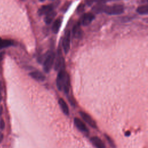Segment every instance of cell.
I'll return each mask as SVG.
<instances>
[{"label": "cell", "instance_id": "obj_1", "mask_svg": "<svg viewBox=\"0 0 148 148\" xmlns=\"http://www.w3.org/2000/svg\"><path fill=\"white\" fill-rule=\"evenodd\" d=\"M56 84L60 91L63 90L65 93L68 94L69 91L70 79L68 74L64 71V68L60 69L56 79Z\"/></svg>", "mask_w": 148, "mask_h": 148}, {"label": "cell", "instance_id": "obj_2", "mask_svg": "<svg viewBox=\"0 0 148 148\" xmlns=\"http://www.w3.org/2000/svg\"><path fill=\"white\" fill-rule=\"evenodd\" d=\"M124 6L121 5L116 4L112 6H106L105 5L103 12L110 15L120 14L124 12Z\"/></svg>", "mask_w": 148, "mask_h": 148}, {"label": "cell", "instance_id": "obj_3", "mask_svg": "<svg viewBox=\"0 0 148 148\" xmlns=\"http://www.w3.org/2000/svg\"><path fill=\"white\" fill-rule=\"evenodd\" d=\"M54 59H55V54L54 52L51 51V52L47 53L43 62V69L45 72L48 73L50 71L54 64Z\"/></svg>", "mask_w": 148, "mask_h": 148}, {"label": "cell", "instance_id": "obj_4", "mask_svg": "<svg viewBox=\"0 0 148 148\" xmlns=\"http://www.w3.org/2000/svg\"><path fill=\"white\" fill-rule=\"evenodd\" d=\"M71 43V32L69 30H66L65 32L64 36L62 39V45L65 54H67L70 49Z\"/></svg>", "mask_w": 148, "mask_h": 148}, {"label": "cell", "instance_id": "obj_5", "mask_svg": "<svg viewBox=\"0 0 148 148\" xmlns=\"http://www.w3.org/2000/svg\"><path fill=\"white\" fill-rule=\"evenodd\" d=\"M94 18L95 16L94 15V14L91 13H85L82 16L79 23L80 25H82L83 26H87L92 21Z\"/></svg>", "mask_w": 148, "mask_h": 148}, {"label": "cell", "instance_id": "obj_6", "mask_svg": "<svg viewBox=\"0 0 148 148\" xmlns=\"http://www.w3.org/2000/svg\"><path fill=\"white\" fill-rule=\"evenodd\" d=\"M80 114L82 117V118L83 119V120L86 122L90 126H91V127L95 128H97V124L95 122V121L86 113L84 112H80Z\"/></svg>", "mask_w": 148, "mask_h": 148}, {"label": "cell", "instance_id": "obj_7", "mask_svg": "<svg viewBox=\"0 0 148 148\" xmlns=\"http://www.w3.org/2000/svg\"><path fill=\"white\" fill-rule=\"evenodd\" d=\"M64 66V60L61 54V50H58V56L54 64V70L58 71L61 69H63Z\"/></svg>", "mask_w": 148, "mask_h": 148}, {"label": "cell", "instance_id": "obj_8", "mask_svg": "<svg viewBox=\"0 0 148 148\" xmlns=\"http://www.w3.org/2000/svg\"><path fill=\"white\" fill-rule=\"evenodd\" d=\"M72 34L73 38L77 39H79L82 36L83 32L80 28V24H79V23H77L73 26L72 29Z\"/></svg>", "mask_w": 148, "mask_h": 148}, {"label": "cell", "instance_id": "obj_9", "mask_svg": "<svg viewBox=\"0 0 148 148\" xmlns=\"http://www.w3.org/2000/svg\"><path fill=\"white\" fill-rule=\"evenodd\" d=\"M74 123L76 126V127L81 131L84 132H87L88 131V130L87 129L85 124L79 118L75 117L74 119Z\"/></svg>", "mask_w": 148, "mask_h": 148}, {"label": "cell", "instance_id": "obj_10", "mask_svg": "<svg viewBox=\"0 0 148 148\" xmlns=\"http://www.w3.org/2000/svg\"><path fill=\"white\" fill-rule=\"evenodd\" d=\"M53 8H54V6H53V5H52V4L42 6V7H40L39 9V10L38 11V13L39 16L46 14L49 12L52 11L53 9Z\"/></svg>", "mask_w": 148, "mask_h": 148}, {"label": "cell", "instance_id": "obj_11", "mask_svg": "<svg viewBox=\"0 0 148 148\" xmlns=\"http://www.w3.org/2000/svg\"><path fill=\"white\" fill-rule=\"evenodd\" d=\"M29 75L34 79L39 82H43L46 79L45 75L39 71L31 72L29 73Z\"/></svg>", "mask_w": 148, "mask_h": 148}, {"label": "cell", "instance_id": "obj_12", "mask_svg": "<svg viewBox=\"0 0 148 148\" xmlns=\"http://www.w3.org/2000/svg\"><path fill=\"white\" fill-rule=\"evenodd\" d=\"M91 143L97 147V148H105L104 143L102 140L97 136H93L90 139Z\"/></svg>", "mask_w": 148, "mask_h": 148}, {"label": "cell", "instance_id": "obj_13", "mask_svg": "<svg viewBox=\"0 0 148 148\" xmlns=\"http://www.w3.org/2000/svg\"><path fill=\"white\" fill-rule=\"evenodd\" d=\"M56 12L53 10L47 13L44 18V21L45 22V23L46 24H50L54 18L55 16H56Z\"/></svg>", "mask_w": 148, "mask_h": 148}, {"label": "cell", "instance_id": "obj_14", "mask_svg": "<svg viewBox=\"0 0 148 148\" xmlns=\"http://www.w3.org/2000/svg\"><path fill=\"white\" fill-rule=\"evenodd\" d=\"M61 23H62V19L60 18H57L53 23L51 29H52V31L54 34H57L58 33V32L60 29V28L61 25Z\"/></svg>", "mask_w": 148, "mask_h": 148}, {"label": "cell", "instance_id": "obj_15", "mask_svg": "<svg viewBox=\"0 0 148 148\" xmlns=\"http://www.w3.org/2000/svg\"><path fill=\"white\" fill-rule=\"evenodd\" d=\"M58 103L60 106L61 107L62 112H64V113L66 115H68L69 114V109H68V106L66 104V103L65 102V101L62 99V98H60L58 100Z\"/></svg>", "mask_w": 148, "mask_h": 148}, {"label": "cell", "instance_id": "obj_16", "mask_svg": "<svg viewBox=\"0 0 148 148\" xmlns=\"http://www.w3.org/2000/svg\"><path fill=\"white\" fill-rule=\"evenodd\" d=\"M14 44V42L10 39H4L0 38V49L9 47Z\"/></svg>", "mask_w": 148, "mask_h": 148}, {"label": "cell", "instance_id": "obj_17", "mask_svg": "<svg viewBox=\"0 0 148 148\" xmlns=\"http://www.w3.org/2000/svg\"><path fill=\"white\" fill-rule=\"evenodd\" d=\"M105 5L104 4H101V3H97L96 5H95L92 9V10L96 13H102L103 11V8H104Z\"/></svg>", "mask_w": 148, "mask_h": 148}, {"label": "cell", "instance_id": "obj_18", "mask_svg": "<svg viewBox=\"0 0 148 148\" xmlns=\"http://www.w3.org/2000/svg\"><path fill=\"white\" fill-rule=\"evenodd\" d=\"M136 12L140 14H147L148 13V5H145L139 6L136 9Z\"/></svg>", "mask_w": 148, "mask_h": 148}, {"label": "cell", "instance_id": "obj_19", "mask_svg": "<svg viewBox=\"0 0 148 148\" xmlns=\"http://www.w3.org/2000/svg\"><path fill=\"white\" fill-rule=\"evenodd\" d=\"M84 7H85V5L84 4H83V3H80L77 8V9H76V12L78 13V14H80V13H82L84 10Z\"/></svg>", "mask_w": 148, "mask_h": 148}, {"label": "cell", "instance_id": "obj_20", "mask_svg": "<svg viewBox=\"0 0 148 148\" xmlns=\"http://www.w3.org/2000/svg\"><path fill=\"white\" fill-rule=\"evenodd\" d=\"M105 138L108 141V143H109L110 146L112 147L113 148H115V144H114V142L113 141V140L111 139V138L109 136H108V135H106V134H105Z\"/></svg>", "mask_w": 148, "mask_h": 148}, {"label": "cell", "instance_id": "obj_21", "mask_svg": "<svg viewBox=\"0 0 148 148\" xmlns=\"http://www.w3.org/2000/svg\"><path fill=\"white\" fill-rule=\"evenodd\" d=\"M5 124L4 120L2 119H0V132L2 130H3V129L5 128Z\"/></svg>", "mask_w": 148, "mask_h": 148}, {"label": "cell", "instance_id": "obj_22", "mask_svg": "<svg viewBox=\"0 0 148 148\" xmlns=\"http://www.w3.org/2000/svg\"><path fill=\"white\" fill-rule=\"evenodd\" d=\"M69 6H70V3H69V2L66 3H65V4H64V5L62 7V8H61V10H62L64 12H66V11L67 10L68 8H69Z\"/></svg>", "mask_w": 148, "mask_h": 148}, {"label": "cell", "instance_id": "obj_23", "mask_svg": "<svg viewBox=\"0 0 148 148\" xmlns=\"http://www.w3.org/2000/svg\"><path fill=\"white\" fill-rule=\"evenodd\" d=\"M97 0H85L86 4L88 6H91L92 5L94 2H96Z\"/></svg>", "mask_w": 148, "mask_h": 148}, {"label": "cell", "instance_id": "obj_24", "mask_svg": "<svg viewBox=\"0 0 148 148\" xmlns=\"http://www.w3.org/2000/svg\"><path fill=\"white\" fill-rule=\"evenodd\" d=\"M113 0H97L96 2H97V3H101V4H104L105 3L107 2H109V1H112Z\"/></svg>", "mask_w": 148, "mask_h": 148}, {"label": "cell", "instance_id": "obj_25", "mask_svg": "<svg viewBox=\"0 0 148 148\" xmlns=\"http://www.w3.org/2000/svg\"><path fill=\"white\" fill-rule=\"evenodd\" d=\"M2 85L1 82H0V103L2 101Z\"/></svg>", "mask_w": 148, "mask_h": 148}, {"label": "cell", "instance_id": "obj_26", "mask_svg": "<svg viewBox=\"0 0 148 148\" xmlns=\"http://www.w3.org/2000/svg\"><path fill=\"white\" fill-rule=\"evenodd\" d=\"M4 54H5V52H1L0 53V65H1V62L3 58V57H4Z\"/></svg>", "mask_w": 148, "mask_h": 148}, {"label": "cell", "instance_id": "obj_27", "mask_svg": "<svg viewBox=\"0 0 148 148\" xmlns=\"http://www.w3.org/2000/svg\"><path fill=\"white\" fill-rule=\"evenodd\" d=\"M3 135L1 132H0V143L3 140Z\"/></svg>", "mask_w": 148, "mask_h": 148}, {"label": "cell", "instance_id": "obj_28", "mask_svg": "<svg viewBox=\"0 0 148 148\" xmlns=\"http://www.w3.org/2000/svg\"><path fill=\"white\" fill-rule=\"evenodd\" d=\"M3 112V107L2 106H0V117L1 116Z\"/></svg>", "mask_w": 148, "mask_h": 148}, {"label": "cell", "instance_id": "obj_29", "mask_svg": "<svg viewBox=\"0 0 148 148\" xmlns=\"http://www.w3.org/2000/svg\"><path fill=\"white\" fill-rule=\"evenodd\" d=\"M125 135H126V136H128L130 135V132H129V131H127L125 134Z\"/></svg>", "mask_w": 148, "mask_h": 148}, {"label": "cell", "instance_id": "obj_30", "mask_svg": "<svg viewBox=\"0 0 148 148\" xmlns=\"http://www.w3.org/2000/svg\"><path fill=\"white\" fill-rule=\"evenodd\" d=\"M39 1H41V2H42V1H44L45 0H39Z\"/></svg>", "mask_w": 148, "mask_h": 148}, {"label": "cell", "instance_id": "obj_31", "mask_svg": "<svg viewBox=\"0 0 148 148\" xmlns=\"http://www.w3.org/2000/svg\"><path fill=\"white\" fill-rule=\"evenodd\" d=\"M113 1H119V0H113Z\"/></svg>", "mask_w": 148, "mask_h": 148}]
</instances>
